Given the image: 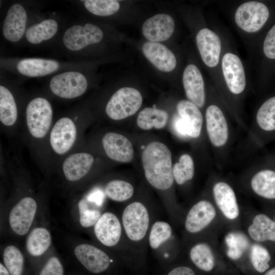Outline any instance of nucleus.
<instances>
[{
	"label": "nucleus",
	"mask_w": 275,
	"mask_h": 275,
	"mask_svg": "<svg viewBox=\"0 0 275 275\" xmlns=\"http://www.w3.org/2000/svg\"><path fill=\"white\" fill-rule=\"evenodd\" d=\"M142 161L145 176L153 187L166 190L172 186L174 179L172 154L165 144L149 143L143 151Z\"/></svg>",
	"instance_id": "f257e3e1"
},
{
	"label": "nucleus",
	"mask_w": 275,
	"mask_h": 275,
	"mask_svg": "<svg viewBox=\"0 0 275 275\" xmlns=\"http://www.w3.org/2000/svg\"><path fill=\"white\" fill-rule=\"evenodd\" d=\"M140 92L131 87H123L117 91L108 101L105 112L109 118L120 120L134 115L142 105Z\"/></svg>",
	"instance_id": "f03ea898"
},
{
	"label": "nucleus",
	"mask_w": 275,
	"mask_h": 275,
	"mask_svg": "<svg viewBox=\"0 0 275 275\" xmlns=\"http://www.w3.org/2000/svg\"><path fill=\"white\" fill-rule=\"evenodd\" d=\"M38 209L36 200L31 196L20 199L11 208L8 223L12 232L16 236L27 235L32 229Z\"/></svg>",
	"instance_id": "7ed1b4c3"
},
{
	"label": "nucleus",
	"mask_w": 275,
	"mask_h": 275,
	"mask_svg": "<svg viewBox=\"0 0 275 275\" xmlns=\"http://www.w3.org/2000/svg\"><path fill=\"white\" fill-rule=\"evenodd\" d=\"M52 109L49 102L42 97L32 100L26 109V121L31 135L42 139L47 133L52 122Z\"/></svg>",
	"instance_id": "20e7f679"
},
{
	"label": "nucleus",
	"mask_w": 275,
	"mask_h": 275,
	"mask_svg": "<svg viewBox=\"0 0 275 275\" xmlns=\"http://www.w3.org/2000/svg\"><path fill=\"white\" fill-rule=\"evenodd\" d=\"M150 218L146 207L140 202L128 205L122 215V224L128 239L133 241L142 240L148 230Z\"/></svg>",
	"instance_id": "39448f33"
},
{
	"label": "nucleus",
	"mask_w": 275,
	"mask_h": 275,
	"mask_svg": "<svg viewBox=\"0 0 275 275\" xmlns=\"http://www.w3.org/2000/svg\"><path fill=\"white\" fill-rule=\"evenodd\" d=\"M269 10L263 3L250 1L242 4L237 9L235 20L237 25L248 33L260 30L269 17Z\"/></svg>",
	"instance_id": "423d86ee"
},
{
	"label": "nucleus",
	"mask_w": 275,
	"mask_h": 275,
	"mask_svg": "<svg viewBox=\"0 0 275 275\" xmlns=\"http://www.w3.org/2000/svg\"><path fill=\"white\" fill-rule=\"evenodd\" d=\"M73 255L78 262L88 271L98 274L106 271L111 259L102 249L89 243H79L73 248Z\"/></svg>",
	"instance_id": "0eeeda50"
},
{
	"label": "nucleus",
	"mask_w": 275,
	"mask_h": 275,
	"mask_svg": "<svg viewBox=\"0 0 275 275\" xmlns=\"http://www.w3.org/2000/svg\"><path fill=\"white\" fill-rule=\"evenodd\" d=\"M50 88L53 94L65 99L79 97L86 91L88 83L85 76L76 71L57 74L50 81Z\"/></svg>",
	"instance_id": "6e6552de"
},
{
	"label": "nucleus",
	"mask_w": 275,
	"mask_h": 275,
	"mask_svg": "<svg viewBox=\"0 0 275 275\" xmlns=\"http://www.w3.org/2000/svg\"><path fill=\"white\" fill-rule=\"evenodd\" d=\"M103 36L102 31L97 25L91 23H86L84 26L75 25L66 31L63 43L68 49L76 51L99 42Z\"/></svg>",
	"instance_id": "1a4fd4ad"
},
{
	"label": "nucleus",
	"mask_w": 275,
	"mask_h": 275,
	"mask_svg": "<svg viewBox=\"0 0 275 275\" xmlns=\"http://www.w3.org/2000/svg\"><path fill=\"white\" fill-rule=\"evenodd\" d=\"M76 136L77 128L74 121L68 117L61 118L56 122L50 131V146L57 154H64L73 146Z\"/></svg>",
	"instance_id": "9d476101"
},
{
	"label": "nucleus",
	"mask_w": 275,
	"mask_h": 275,
	"mask_svg": "<svg viewBox=\"0 0 275 275\" xmlns=\"http://www.w3.org/2000/svg\"><path fill=\"white\" fill-rule=\"evenodd\" d=\"M96 239L105 246L112 248L119 242L122 225L117 215L112 212H103L93 227Z\"/></svg>",
	"instance_id": "9b49d317"
},
{
	"label": "nucleus",
	"mask_w": 275,
	"mask_h": 275,
	"mask_svg": "<svg viewBox=\"0 0 275 275\" xmlns=\"http://www.w3.org/2000/svg\"><path fill=\"white\" fill-rule=\"evenodd\" d=\"M222 69L230 91L234 94L242 93L246 86V79L240 58L231 52L225 53L222 60Z\"/></svg>",
	"instance_id": "f8f14e48"
},
{
	"label": "nucleus",
	"mask_w": 275,
	"mask_h": 275,
	"mask_svg": "<svg viewBox=\"0 0 275 275\" xmlns=\"http://www.w3.org/2000/svg\"><path fill=\"white\" fill-rule=\"evenodd\" d=\"M205 118L211 143L216 147L223 146L228 139V127L222 111L216 105H210L206 110Z\"/></svg>",
	"instance_id": "ddd939ff"
},
{
	"label": "nucleus",
	"mask_w": 275,
	"mask_h": 275,
	"mask_svg": "<svg viewBox=\"0 0 275 275\" xmlns=\"http://www.w3.org/2000/svg\"><path fill=\"white\" fill-rule=\"evenodd\" d=\"M102 144L107 156L113 160L127 163L133 157L134 150L131 143L120 133H106L102 139Z\"/></svg>",
	"instance_id": "4468645a"
},
{
	"label": "nucleus",
	"mask_w": 275,
	"mask_h": 275,
	"mask_svg": "<svg viewBox=\"0 0 275 275\" xmlns=\"http://www.w3.org/2000/svg\"><path fill=\"white\" fill-rule=\"evenodd\" d=\"M196 43L204 64L210 68L216 66L221 51V41L218 36L212 30L203 28L197 34Z\"/></svg>",
	"instance_id": "2eb2a0df"
},
{
	"label": "nucleus",
	"mask_w": 275,
	"mask_h": 275,
	"mask_svg": "<svg viewBox=\"0 0 275 275\" xmlns=\"http://www.w3.org/2000/svg\"><path fill=\"white\" fill-rule=\"evenodd\" d=\"M174 28V21L171 16L167 14H158L145 21L142 33L149 41L158 42L170 38Z\"/></svg>",
	"instance_id": "dca6fc26"
},
{
	"label": "nucleus",
	"mask_w": 275,
	"mask_h": 275,
	"mask_svg": "<svg viewBox=\"0 0 275 275\" xmlns=\"http://www.w3.org/2000/svg\"><path fill=\"white\" fill-rule=\"evenodd\" d=\"M185 93L189 101L199 108L202 107L205 101L204 82L198 68L194 64H189L185 68L182 76Z\"/></svg>",
	"instance_id": "f3484780"
},
{
	"label": "nucleus",
	"mask_w": 275,
	"mask_h": 275,
	"mask_svg": "<svg viewBox=\"0 0 275 275\" xmlns=\"http://www.w3.org/2000/svg\"><path fill=\"white\" fill-rule=\"evenodd\" d=\"M94 161L93 156L87 152H77L68 156L62 164L64 177L75 183L83 179L90 172Z\"/></svg>",
	"instance_id": "a211bd4d"
},
{
	"label": "nucleus",
	"mask_w": 275,
	"mask_h": 275,
	"mask_svg": "<svg viewBox=\"0 0 275 275\" xmlns=\"http://www.w3.org/2000/svg\"><path fill=\"white\" fill-rule=\"evenodd\" d=\"M215 215V208L210 202L200 201L188 211L185 221V229L191 233H198L206 228Z\"/></svg>",
	"instance_id": "6ab92c4d"
},
{
	"label": "nucleus",
	"mask_w": 275,
	"mask_h": 275,
	"mask_svg": "<svg viewBox=\"0 0 275 275\" xmlns=\"http://www.w3.org/2000/svg\"><path fill=\"white\" fill-rule=\"evenodd\" d=\"M142 51L145 57L161 71L170 72L174 70L176 66L175 56L163 44L147 41L142 46Z\"/></svg>",
	"instance_id": "aec40b11"
},
{
	"label": "nucleus",
	"mask_w": 275,
	"mask_h": 275,
	"mask_svg": "<svg viewBox=\"0 0 275 275\" xmlns=\"http://www.w3.org/2000/svg\"><path fill=\"white\" fill-rule=\"evenodd\" d=\"M27 15L23 7L15 4L9 9L5 19L3 33L6 39L12 42L19 40L24 34Z\"/></svg>",
	"instance_id": "412c9836"
},
{
	"label": "nucleus",
	"mask_w": 275,
	"mask_h": 275,
	"mask_svg": "<svg viewBox=\"0 0 275 275\" xmlns=\"http://www.w3.org/2000/svg\"><path fill=\"white\" fill-rule=\"evenodd\" d=\"M215 201L223 214L229 219L236 218L239 210L235 193L227 183L219 182L213 188Z\"/></svg>",
	"instance_id": "4be33fe9"
},
{
	"label": "nucleus",
	"mask_w": 275,
	"mask_h": 275,
	"mask_svg": "<svg viewBox=\"0 0 275 275\" xmlns=\"http://www.w3.org/2000/svg\"><path fill=\"white\" fill-rule=\"evenodd\" d=\"M51 244L52 237L49 230L38 226L32 228L26 235L25 249L30 257L37 258L43 256Z\"/></svg>",
	"instance_id": "5701e85b"
},
{
	"label": "nucleus",
	"mask_w": 275,
	"mask_h": 275,
	"mask_svg": "<svg viewBox=\"0 0 275 275\" xmlns=\"http://www.w3.org/2000/svg\"><path fill=\"white\" fill-rule=\"evenodd\" d=\"M176 108L178 116L185 124L188 137H199L203 124V116L199 108L186 100L179 101Z\"/></svg>",
	"instance_id": "b1692460"
},
{
	"label": "nucleus",
	"mask_w": 275,
	"mask_h": 275,
	"mask_svg": "<svg viewBox=\"0 0 275 275\" xmlns=\"http://www.w3.org/2000/svg\"><path fill=\"white\" fill-rule=\"evenodd\" d=\"M58 62L52 60L42 59H25L17 64L18 71L30 77L44 76L57 70L59 68Z\"/></svg>",
	"instance_id": "393cba45"
},
{
	"label": "nucleus",
	"mask_w": 275,
	"mask_h": 275,
	"mask_svg": "<svg viewBox=\"0 0 275 275\" xmlns=\"http://www.w3.org/2000/svg\"><path fill=\"white\" fill-rule=\"evenodd\" d=\"M248 233L257 241H275V222L265 214H258L249 227Z\"/></svg>",
	"instance_id": "a878e982"
},
{
	"label": "nucleus",
	"mask_w": 275,
	"mask_h": 275,
	"mask_svg": "<svg viewBox=\"0 0 275 275\" xmlns=\"http://www.w3.org/2000/svg\"><path fill=\"white\" fill-rule=\"evenodd\" d=\"M251 187L258 195L267 199H275V172L265 170L257 173L251 181Z\"/></svg>",
	"instance_id": "bb28decb"
},
{
	"label": "nucleus",
	"mask_w": 275,
	"mask_h": 275,
	"mask_svg": "<svg viewBox=\"0 0 275 275\" xmlns=\"http://www.w3.org/2000/svg\"><path fill=\"white\" fill-rule=\"evenodd\" d=\"M168 113L156 108L146 107L138 114L136 123L139 128L143 130H150L153 128L161 129L167 123Z\"/></svg>",
	"instance_id": "cd10ccee"
},
{
	"label": "nucleus",
	"mask_w": 275,
	"mask_h": 275,
	"mask_svg": "<svg viewBox=\"0 0 275 275\" xmlns=\"http://www.w3.org/2000/svg\"><path fill=\"white\" fill-rule=\"evenodd\" d=\"M101 207L86 197L79 200L77 205L78 222L84 228L93 227L103 213Z\"/></svg>",
	"instance_id": "c85d7f7f"
},
{
	"label": "nucleus",
	"mask_w": 275,
	"mask_h": 275,
	"mask_svg": "<svg viewBox=\"0 0 275 275\" xmlns=\"http://www.w3.org/2000/svg\"><path fill=\"white\" fill-rule=\"evenodd\" d=\"M17 108L14 97L6 87L0 86V121L6 126L13 125L17 119Z\"/></svg>",
	"instance_id": "c756f323"
},
{
	"label": "nucleus",
	"mask_w": 275,
	"mask_h": 275,
	"mask_svg": "<svg viewBox=\"0 0 275 275\" xmlns=\"http://www.w3.org/2000/svg\"><path fill=\"white\" fill-rule=\"evenodd\" d=\"M2 263L11 275H23L25 267L24 255L14 244L6 246L2 253Z\"/></svg>",
	"instance_id": "7c9ffc66"
},
{
	"label": "nucleus",
	"mask_w": 275,
	"mask_h": 275,
	"mask_svg": "<svg viewBox=\"0 0 275 275\" xmlns=\"http://www.w3.org/2000/svg\"><path fill=\"white\" fill-rule=\"evenodd\" d=\"M58 28V23L54 20L46 19L30 26L26 32L25 37L30 43L38 44L54 36Z\"/></svg>",
	"instance_id": "2f4dec72"
},
{
	"label": "nucleus",
	"mask_w": 275,
	"mask_h": 275,
	"mask_svg": "<svg viewBox=\"0 0 275 275\" xmlns=\"http://www.w3.org/2000/svg\"><path fill=\"white\" fill-rule=\"evenodd\" d=\"M189 257L194 264L199 269L206 271L211 270L215 261L210 247L205 243H198L190 250Z\"/></svg>",
	"instance_id": "473e14b6"
},
{
	"label": "nucleus",
	"mask_w": 275,
	"mask_h": 275,
	"mask_svg": "<svg viewBox=\"0 0 275 275\" xmlns=\"http://www.w3.org/2000/svg\"><path fill=\"white\" fill-rule=\"evenodd\" d=\"M103 192L112 201L123 202L132 196L134 188L130 183L126 181L115 179L106 184Z\"/></svg>",
	"instance_id": "72a5a7b5"
},
{
	"label": "nucleus",
	"mask_w": 275,
	"mask_h": 275,
	"mask_svg": "<svg viewBox=\"0 0 275 275\" xmlns=\"http://www.w3.org/2000/svg\"><path fill=\"white\" fill-rule=\"evenodd\" d=\"M256 120L263 130H275V96L267 99L260 107L257 113Z\"/></svg>",
	"instance_id": "f704fd0d"
},
{
	"label": "nucleus",
	"mask_w": 275,
	"mask_h": 275,
	"mask_svg": "<svg viewBox=\"0 0 275 275\" xmlns=\"http://www.w3.org/2000/svg\"><path fill=\"white\" fill-rule=\"evenodd\" d=\"M195 167L192 157L187 154H182L179 161L173 167L174 179L179 185L191 180L194 175Z\"/></svg>",
	"instance_id": "c9c22d12"
},
{
	"label": "nucleus",
	"mask_w": 275,
	"mask_h": 275,
	"mask_svg": "<svg viewBox=\"0 0 275 275\" xmlns=\"http://www.w3.org/2000/svg\"><path fill=\"white\" fill-rule=\"evenodd\" d=\"M172 229L168 223L164 221L155 222L150 231L149 244L153 250L157 249L172 236Z\"/></svg>",
	"instance_id": "e433bc0d"
},
{
	"label": "nucleus",
	"mask_w": 275,
	"mask_h": 275,
	"mask_svg": "<svg viewBox=\"0 0 275 275\" xmlns=\"http://www.w3.org/2000/svg\"><path fill=\"white\" fill-rule=\"evenodd\" d=\"M84 4L90 12L101 16L114 14L120 8L118 1L114 0H86Z\"/></svg>",
	"instance_id": "4c0bfd02"
},
{
	"label": "nucleus",
	"mask_w": 275,
	"mask_h": 275,
	"mask_svg": "<svg viewBox=\"0 0 275 275\" xmlns=\"http://www.w3.org/2000/svg\"><path fill=\"white\" fill-rule=\"evenodd\" d=\"M228 247L227 255L232 259L236 260L241 257L249 245L246 237L239 233H230L226 237Z\"/></svg>",
	"instance_id": "58836bf2"
},
{
	"label": "nucleus",
	"mask_w": 275,
	"mask_h": 275,
	"mask_svg": "<svg viewBox=\"0 0 275 275\" xmlns=\"http://www.w3.org/2000/svg\"><path fill=\"white\" fill-rule=\"evenodd\" d=\"M270 256L268 251L259 244L252 246L251 251V260L254 268L259 272H263L269 268L268 262Z\"/></svg>",
	"instance_id": "ea45409f"
},
{
	"label": "nucleus",
	"mask_w": 275,
	"mask_h": 275,
	"mask_svg": "<svg viewBox=\"0 0 275 275\" xmlns=\"http://www.w3.org/2000/svg\"><path fill=\"white\" fill-rule=\"evenodd\" d=\"M38 275H64V268L60 259L56 255L48 257Z\"/></svg>",
	"instance_id": "a19ab883"
},
{
	"label": "nucleus",
	"mask_w": 275,
	"mask_h": 275,
	"mask_svg": "<svg viewBox=\"0 0 275 275\" xmlns=\"http://www.w3.org/2000/svg\"><path fill=\"white\" fill-rule=\"evenodd\" d=\"M263 51L268 58L275 59V24L269 31L264 39Z\"/></svg>",
	"instance_id": "79ce46f5"
},
{
	"label": "nucleus",
	"mask_w": 275,
	"mask_h": 275,
	"mask_svg": "<svg viewBox=\"0 0 275 275\" xmlns=\"http://www.w3.org/2000/svg\"><path fill=\"white\" fill-rule=\"evenodd\" d=\"M172 127L174 132L179 137L186 138L188 136L187 130L185 123L179 116H175L172 121Z\"/></svg>",
	"instance_id": "37998d69"
},
{
	"label": "nucleus",
	"mask_w": 275,
	"mask_h": 275,
	"mask_svg": "<svg viewBox=\"0 0 275 275\" xmlns=\"http://www.w3.org/2000/svg\"><path fill=\"white\" fill-rule=\"evenodd\" d=\"M167 275H195V273L188 267L180 266L173 269Z\"/></svg>",
	"instance_id": "c03bdc74"
},
{
	"label": "nucleus",
	"mask_w": 275,
	"mask_h": 275,
	"mask_svg": "<svg viewBox=\"0 0 275 275\" xmlns=\"http://www.w3.org/2000/svg\"><path fill=\"white\" fill-rule=\"evenodd\" d=\"M0 275H11L2 261L0 263Z\"/></svg>",
	"instance_id": "a18cd8bd"
},
{
	"label": "nucleus",
	"mask_w": 275,
	"mask_h": 275,
	"mask_svg": "<svg viewBox=\"0 0 275 275\" xmlns=\"http://www.w3.org/2000/svg\"><path fill=\"white\" fill-rule=\"evenodd\" d=\"M265 275H275V267L269 270Z\"/></svg>",
	"instance_id": "49530a36"
},
{
	"label": "nucleus",
	"mask_w": 275,
	"mask_h": 275,
	"mask_svg": "<svg viewBox=\"0 0 275 275\" xmlns=\"http://www.w3.org/2000/svg\"><path fill=\"white\" fill-rule=\"evenodd\" d=\"M274 219H275V218H274Z\"/></svg>",
	"instance_id": "de8ad7c7"
}]
</instances>
